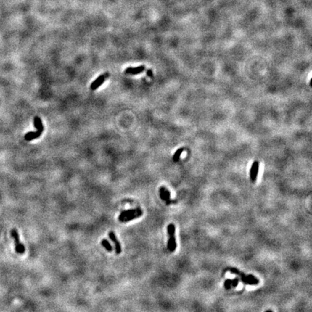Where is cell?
Instances as JSON below:
<instances>
[{
	"label": "cell",
	"instance_id": "obj_1",
	"mask_svg": "<svg viewBox=\"0 0 312 312\" xmlns=\"http://www.w3.org/2000/svg\"><path fill=\"white\" fill-rule=\"evenodd\" d=\"M230 272H231L232 274H235V275H239V276L241 277V281L244 282V283L246 284V285H258L259 282V280L256 277L253 276V275H246L245 274L243 273L242 272H241V271H239V270H237V269H236V268L230 269Z\"/></svg>",
	"mask_w": 312,
	"mask_h": 312
},
{
	"label": "cell",
	"instance_id": "obj_2",
	"mask_svg": "<svg viewBox=\"0 0 312 312\" xmlns=\"http://www.w3.org/2000/svg\"><path fill=\"white\" fill-rule=\"evenodd\" d=\"M167 231H168V234L169 236L167 247H168V250L170 251L171 252H174L177 247V244L176 241L175 236L176 228L175 226H174L173 223H171V224L168 225V228H167Z\"/></svg>",
	"mask_w": 312,
	"mask_h": 312
},
{
	"label": "cell",
	"instance_id": "obj_3",
	"mask_svg": "<svg viewBox=\"0 0 312 312\" xmlns=\"http://www.w3.org/2000/svg\"><path fill=\"white\" fill-rule=\"evenodd\" d=\"M11 237L12 238L15 243V252L19 254H24L25 252V246L20 241V236L17 231L15 228H13L10 231Z\"/></svg>",
	"mask_w": 312,
	"mask_h": 312
},
{
	"label": "cell",
	"instance_id": "obj_4",
	"mask_svg": "<svg viewBox=\"0 0 312 312\" xmlns=\"http://www.w3.org/2000/svg\"><path fill=\"white\" fill-rule=\"evenodd\" d=\"M108 78V74H103V75H100L98 78H97L92 83V84L90 85V90H96L98 89L101 85L104 83V81L106 80V78Z\"/></svg>",
	"mask_w": 312,
	"mask_h": 312
},
{
	"label": "cell",
	"instance_id": "obj_5",
	"mask_svg": "<svg viewBox=\"0 0 312 312\" xmlns=\"http://www.w3.org/2000/svg\"><path fill=\"white\" fill-rule=\"evenodd\" d=\"M108 237L113 241V243L114 244L115 246V252H116V254H120L121 253V246L119 241H118L117 238H116V235H115L114 231H110L108 233Z\"/></svg>",
	"mask_w": 312,
	"mask_h": 312
},
{
	"label": "cell",
	"instance_id": "obj_6",
	"mask_svg": "<svg viewBox=\"0 0 312 312\" xmlns=\"http://www.w3.org/2000/svg\"><path fill=\"white\" fill-rule=\"evenodd\" d=\"M259 171V162L257 160H255L252 163V167L250 170V178L252 182H255L257 180V175H258Z\"/></svg>",
	"mask_w": 312,
	"mask_h": 312
},
{
	"label": "cell",
	"instance_id": "obj_7",
	"mask_svg": "<svg viewBox=\"0 0 312 312\" xmlns=\"http://www.w3.org/2000/svg\"><path fill=\"white\" fill-rule=\"evenodd\" d=\"M145 70V67L144 65H141V66L137 67H128L124 71V73L128 74V75H137V74L142 73V72L144 71Z\"/></svg>",
	"mask_w": 312,
	"mask_h": 312
},
{
	"label": "cell",
	"instance_id": "obj_8",
	"mask_svg": "<svg viewBox=\"0 0 312 312\" xmlns=\"http://www.w3.org/2000/svg\"><path fill=\"white\" fill-rule=\"evenodd\" d=\"M142 214H143V212H142V210H141L140 211L137 212V213H133V214H131L129 215L126 216L125 217V218H121V219L119 220V221L121 223H126V222H129V221H132V220L134 219H136V218H139V217H141L142 215Z\"/></svg>",
	"mask_w": 312,
	"mask_h": 312
},
{
	"label": "cell",
	"instance_id": "obj_9",
	"mask_svg": "<svg viewBox=\"0 0 312 312\" xmlns=\"http://www.w3.org/2000/svg\"><path fill=\"white\" fill-rule=\"evenodd\" d=\"M42 132H41V131L28 132L27 134L25 135V140H27V141L33 140V139H36V138H38V137H40V136L41 135Z\"/></svg>",
	"mask_w": 312,
	"mask_h": 312
},
{
	"label": "cell",
	"instance_id": "obj_10",
	"mask_svg": "<svg viewBox=\"0 0 312 312\" xmlns=\"http://www.w3.org/2000/svg\"><path fill=\"white\" fill-rule=\"evenodd\" d=\"M140 210H141L140 208H135V209H130V210H124V211H122L120 213V215H119V220H120L123 218H125V217L129 215H131V214H133V213H137V212L140 211Z\"/></svg>",
	"mask_w": 312,
	"mask_h": 312
},
{
	"label": "cell",
	"instance_id": "obj_11",
	"mask_svg": "<svg viewBox=\"0 0 312 312\" xmlns=\"http://www.w3.org/2000/svg\"><path fill=\"white\" fill-rule=\"evenodd\" d=\"M33 124L34 126L36 128V129H37V131H41V132L44 131V125L42 124V121L41 118H39L38 116L34 117Z\"/></svg>",
	"mask_w": 312,
	"mask_h": 312
},
{
	"label": "cell",
	"instance_id": "obj_12",
	"mask_svg": "<svg viewBox=\"0 0 312 312\" xmlns=\"http://www.w3.org/2000/svg\"><path fill=\"white\" fill-rule=\"evenodd\" d=\"M101 245H102L108 252H113V247L110 244L109 241L106 239H103L101 241Z\"/></svg>",
	"mask_w": 312,
	"mask_h": 312
},
{
	"label": "cell",
	"instance_id": "obj_13",
	"mask_svg": "<svg viewBox=\"0 0 312 312\" xmlns=\"http://www.w3.org/2000/svg\"><path fill=\"white\" fill-rule=\"evenodd\" d=\"M184 151V148H179L175 152V153L173 154V162L176 163L178 162V160H179L180 157H181V155L182 152H183Z\"/></svg>",
	"mask_w": 312,
	"mask_h": 312
},
{
	"label": "cell",
	"instance_id": "obj_14",
	"mask_svg": "<svg viewBox=\"0 0 312 312\" xmlns=\"http://www.w3.org/2000/svg\"><path fill=\"white\" fill-rule=\"evenodd\" d=\"M231 282H232V280H231V279H228V280H226V281H225L224 288H226V290H229V289H231Z\"/></svg>",
	"mask_w": 312,
	"mask_h": 312
},
{
	"label": "cell",
	"instance_id": "obj_15",
	"mask_svg": "<svg viewBox=\"0 0 312 312\" xmlns=\"http://www.w3.org/2000/svg\"><path fill=\"white\" fill-rule=\"evenodd\" d=\"M239 277H235L234 280H232V282H231V286L234 287V288H236V287L239 285Z\"/></svg>",
	"mask_w": 312,
	"mask_h": 312
},
{
	"label": "cell",
	"instance_id": "obj_16",
	"mask_svg": "<svg viewBox=\"0 0 312 312\" xmlns=\"http://www.w3.org/2000/svg\"><path fill=\"white\" fill-rule=\"evenodd\" d=\"M147 75H148L149 77H151V78H152V70H147Z\"/></svg>",
	"mask_w": 312,
	"mask_h": 312
},
{
	"label": "cell",
	"instance_id": "obj_17",
	"mask_svg": "<svg viewBox=\"0 0 312 312\" xmlns=\"http://www.w3.org/2000/svg\"><path fill=\"white\" fill-rule=\"evenodd\" d=\"M265 312H273L272 311H271V310H267V311H266Z\"/></svg>",
	"mask_w": 312,
	"mask_h": 312
}]
</instances>
